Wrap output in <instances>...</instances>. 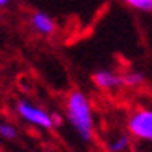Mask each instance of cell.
Masks as SVG:
<instances>
[{
	"instance_id": "6da1fadb",
	"label": "cell",
	"mask_w": 152,
	"mask_h": 152,
	"mask_svg": "<svg viewBox=\"0 0 152 152\" xmlns=\"http://www.w3.org/2000/svg\"><path fill=\"white\" fill-rule=\"evenodd\" d=\"M65 115L82 140L90 142L94 134V115L89 97L80 90H72L65 102Z\"/></svg>"
},
{
	"instance_id": "7a4b0ae2",
	"label": "cell",
	"mask_w": 152,
	"mask_h": 152,
	"mask_svg": "<svg viewBox=\"0 0 152 152\" xmlns=\"http://www.w3.org/2000/svg\"><path fill=\"white\" fill-rule=\"evenodd\" d=\"M15 109H17L18 115L22 117L25 122H28V124L35 125V127H40V129H45V130L54 129L55 124H54V119H52V114H49L47 110L34 105L30 100H23V99L18 100Z\"/></svg>"
},
{
	"instance_id": "3957f363",
	"label": "cell",
	"mask_w": 152,
	"mask_h": 152,
	"mask_svg": "<svg viewBox=\"0 0 152 152\" xmlns=\"http://www.w3.org/2000/svg\"><path fill=\"white\" fill-rule=\"evenodd\" d=\"M127 129L130 135L139 140L152 142V109H139L132 112L127 121Z\"/></svg>"
},
{
	"instance_id": "277c9868",
	"label": "cell",
	"mask_w": 152,
	"mask_h": 152,
	"mask_svg": "<svg viewBox=\"0 0 152 152\" xmlns=\"http://www.w3.org/2000/svg\"><path fill=\"white\" fill-rule=\"evenodd\" d=\"M92 82L100 90H115L124 85L121 74H117L114 70H104V69L92 74Z\"/></svg>"
},
{
	"instance_id": "5b68a950",
	"label": "cell",
	"mask_w": 152,
	"mask_h": 152,
	"mask_svg": "<svg viewBox=\"0 0 152 152\" xmlns=\"http://www.w3.org/2000/svg\"><path fill=\"white\" fill-rule=\"evenodd\" d=\"M30 25L40 35H47V37L52 35L55 32V28H57L55 27V20L49 14H45V12H35V14H32Z\"/></svg>"
},
{
	"instance_id": "8992f818",
	"label": "cell",
	"mask_w": 152,
	"mask_h": 152,
	"mask_svg": "<svg viewBox=\"0 0 152 152\" xmlns=\"http://www.w3.org/2000/svg\"><path fill=\"white\" fill-rule=\"evenodd\" d=\"M129 144H130V139L125 134H122V135H119V137H115L114 140H110V142L107 144V147L110 152H124V151H127Z\"/></svg>"
},
{
	"instance_id": "52a82bcc",
	"label": "cell",
	"mask_w": 152,
	"mask_h": 152,
	"mask_svg": "<svg viewBox=\"0 0 152 152\" xmlns=\"http://www.w3.org/2000/svg\"><path fill=\"white\" fill-rule=\"evenodd\" d=\"M17 135H18V132L12 124H9V122H0V137L2 139H5V140H14Z\"/></svg>"
},
{
	"instance_id": "ba28073f",
	"label": "cell",
	"mask_w": 152,
	"mask_h": 152,
	"mask_svg": "<svg viewBox=\"0 0 152 152\" xmlns=\"http://www.w3.org/2000/svg\"><path fill=\"white\" fill-rule=\"evenodd\" d=\"M122 82H124V85H129V87L140 85L144 82V74H140V72H130V74H125V75H122Z\"/></svg>"
},
{
	"instance_id": "9c48e42d",
	"label": "cell",
	"mask_w": 152,
	"mask_h": 152,
	"mask_svg": "<svg viewBox=\"0 0 152 152\" xmlns=\"http://www.w3.org/2000/svg\"><path fill=\"white\" fill-rule=\"evenodd\" d=\"M125 4L140 12H152V0H124Z\"/></svg>"
},
{
	"instance_id": "30bf717a",
	"label": "cell",
	"mask_w": 152,
	"mask_h": 152,
	"mask_svg": "<svg viewBox=\"0 0 152 152\" xmlns=\"http://www.w3.org/2000/svg\"><path fill=\"white\" fill-rule=\"evenodd\" d=\"M10 0H0V9H5V7H9Z\"/></svg>"
}]
</instances>
